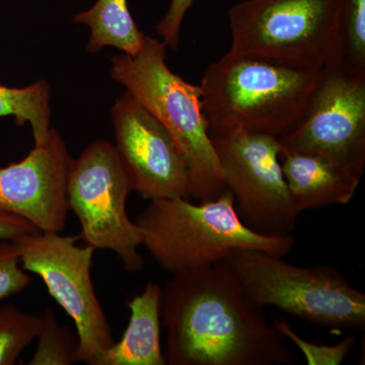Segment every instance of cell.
<instances>
[{
    "instance_id": "1",
    "label": "cell",
    "mask_w": 365,
    "mask_h": 365,
    "mask_svg": "<svg viewBox=\"0 0 365 365\" xmlns=\"http://www.w3.org/2000/svg\"><path fill=\"white\" fill-rule=\"evenodd\" d=\"M170 365H283L294 354L227 261L173 275L162 292Z\"/></svg>"
},
{
    "instance_id": "2",
    "label": "cell",
    "mask_w": 365,
    "mask_h": 365,
    "mask_svg": "<svg viewBox=\"0 0 365 365\" xmlns=\"http://www.w3.org/2000/svg\"><path fill=\"white\" fill-rule=\"evenodd\" d=\"M165 47L145 35L136 55L113 57L111 76L169 133L186 163L189 196L211 200L227 189L204 115L202 91L170 71Z\"/></svg>"
},
{
    "instance_id": "3",
    "label": "cell",
    "mask_w": 365,
    "mask_h": 365,
    "mask_svg": "<svg viewBox=\"0 0 365 365\" xmlns=\"http://www.w3.org/2000/svg\"><path fill=\"white\" fill-rule=\"evenodd\" d=\"M143 246L165 272L177 274L227 260L235 250H256L284 258L295 239L257 234L242 223L228 190L195 204L189 198L155 199L135 217Z\"/></svg>"
},
{
    "instance_id": "4",
    "label": "cell",
    "mask_w": 365,
    "mask_h": 365,
    "mask_svg": "<svg viewBox=\"0 0 365 365\" xmlns=\"http://www.w3.org/2000/svg\"><path fill=\"white\" fill-rule=\"evenodd\" d=\"M322 71L290 68L227 52L208 67L201 81L209 134L241 129L280 136L299 117Z\"/></svg>"
},
{
    "instance_id": "5",
    "label": "cell",
    "mask_w": 365,
    "mask_h": 365,
    "mask_svg": "<svg viewBox=\"0 0 365 365\" xmlns=\"http://www.w3.org/2000/svg\"><path fill=\"white\" fill-rule=\"evenodd\" d=\"M344 0H244L228 11V53L322 71L343 61Z\"/></svg>"
},
{
    "instance_id": "6",
    "label": "cell",
    "mask_w": 365,
    "mask_h": 365,
    "mask_svg": "<svg viewBox=\"0 0 365 365\" xmlns=\"http://www.w3.org/2000/svg\"><path fill=\"white\" fill-rule=\"evenodd\" d=\"M228 265L256 306L337 330L365 327V294L329 265L299 267L256 250H235Z\"/></svg>"
},
{
    "instance_id": "7",
    "label": "cell",
    "mask_w": 365,
    "mask_h": 365,
    "mask_svg": "<svg viewBox=\"0 0 365 365\" xmlns=\"http://www.w3.org/2000/svg\"><path fill=\"white\" fill-rule=\"evenodd\" d=\"M131 191L126 169L109 141H93L72 160L67 197L81 225L79 239L95 250L112 251L125 271L138 273L145 265L138 251L143 235L127 213Z\"/></svg>"
},
{
    "instance_id": "8",
    "label": "cell",
    "mask_w": 365,
    "mask_h": 365,
    "mask_svg": "<svg viewBox=\"0 0 365 365\" xmlns=\"http://www.w3.org/2000/svg\"><path fill=\"white\" fill-rule=\"evenodd\" d=\"M78 239L79 235L36 232L11 242L19 250L24 270L42 278L49 294L73 321L78 362L93 365L115 340L91 277L96 250L78 246Z\"/></svg>"
},
{
    "instance_id": "9",
    "label": "cell",
    "mask_w": 365,
    "mask_h": 365,
    "mask_svg": "<svg viewBox=\"0 0 365 365\" xmlns=\"http://www.w3.org/2000/svg\"><path fill=\"white\" fill-rule=\"evenodd\" d=\"M211 139L242 223L259 235H292L300 212L283 176L278 137L237 129Z\"/></svg>"
},
{
    "instance_id": "10",
    "label": "cell",
    "mask_w": 365,
    "mask_h": 365,
    "mask_svg": "<svg viewBox=\"0 0 365 365\" xmlns=\"http://www.w3.org/2000/svg\"><path fill=\"white\" fill-rule=\"evenodd\" d=\"M278 143L281 150L322 155L362 178L365 71L344 62L324 69L299 117Z\"/></svg>"
},
{
    "instance_id": "11",
    "label": "cell",
    "mask_w": 365,
    "mask_h": 365,
    "mask_svg": "<svg viewBox=\"0 0 365 365\" xmlns=\"http://www.w3.org/2000/svg\"><path fill=\"white\" fill-rule=\"evenodd\" d=\"M116 148L132 191L144 200L190 198L186 163L162 124L125 91L112 108Z\"/></svg>"
},
{
    "instance_id": "12",
    "label": "cell",
    "mask_w": 365,
    "mask_h": 365,
    "mask_svg": "<svg viewBox=\"0 0 365 365\" xmlns=\"http://www.w3.org/2000/svg\"><path fill=\"white\" fill-rule=\"evenodd\" d=\"M72 160L66 143L52 128L47 143L35 145L21 162L0 168V213L24 218L39 232H63Z\"/></svg>"
},
{
    "instance_id": "13",
    "label": "cell",
    "mask_w": 365,
    "mask_h": 365,
    "mask_svg": "<svg viewBox=\"0 0 365 365\" xmlns=\"http://www.w3.org/2000/svg\"><path fill=\"white\" fill-rule=\"evenodd\" d=\"M281 168L294 205L300 213L352 200L361 178L322 155L280 150Z\"/></svg>"
},
{
    "instance_id": "14",
    "label": "cell",
    "mask_w": 365,
    "mask_h": 365,
    "mask_svg": "<svg viewBox=\"0 0 365 365\" xmlns=\"http://www.w3.org/2000/svg\"><path fill=\"white\" fill-rule=\"evenodd\" d=\"M163 288L146 283L143 292L128 302V326L121 340L101 353L93 365H165L160 344Z\"/></svg>"
},
{
    "instance_id": "15",
    "label": "cell",
    "mask_w": 365,
    "mask_h": 365,
    "mask_svg": "<svg viewBox=\"0 0 365 365\" xmlns=\"http://www.w3.org/2000/svg\"><path fill=\"white\" fill-rule=\"evenodd\" d=\"M73 21L90 28L86 49L91 53L111 46L134 56L145 39L132 18L127 0H97L91 9L76 14Z\"/></svg>"
},
{
    "instance_id": "16",
    "label": "cell",
    "mask_w": 365,
    "mask_h": 365,
    "mask_svg": "<svg viewBox=\"0 0 365 365\" xmlns=\"http://www.w3.org/2000/svg\"><path fill=\"white\" fill-rule=\"evenodd\" d=\"M50 98L51 91L45 81L21 88L0 83V118L13 116L20 126L30 124L35 145H43L52 129Z\"/></svg>"
},
{
    "instance_id": "17",
    "label": "cell",
    "mask_w": 365,
    "mask_h": 365,
    "mask_svg": "<svg viewBox=\"0 0 365 365\" xmlns=\"http://www.w3.org/2000/svg\"><path fill=\"white\" fill-rule=\"evenodd\" d=\"M38 346L29 365H71L78 362V337L57 321L51 309L40 314Z\"/></svg>"
},
{
    "instance_id": "18",
    "label": "cell",
    "mask_w": 365,
    "mask_h": 365,
    "mask_svg": "<svg viewBox=\"0 0 365 365\" xmlns=\"http://www.w3.org/2000/svg\"><path fill=\"white\" fill-rule=\"evenodd\" d=\"M40 314L26 313L16 304L0 307V365H14L37 338Z\"/></svg>"
},
{
    "instance_id": "19",
    "label": "cell",
    "mask_w": 365,
    "mask_h": 365,
    "mask_svg": "<svg viewBox=\"0 0 365 365\" xmlns=\"http://www.w3.org/2000/svg\"><path fill=\"white\" fill-rule=\"evenodd\" d=\"M343 45L342 62L365 71V0H344Z\"/></svg>"
},
{
    "instance_id": "20",
    "label": "cell",
    "mask_w": 365,
    "mask_h": 365,
    "mask_svg": "<svg viewBox=\"0 0 365 365\" xmlns=\"http://www.w3.org/2000/svg\"><path fill=\"white\" fill-rule=\"evenodd\" d=\"M272 324L285 339L292 341L304 353L309 365H340L355 345L352 336L335 345L317 344L300 337L285 319H276Z\"/></svg>"
},
{
    "instance_id": "21",
    "label": "cell",
    "mask_w": 365,
    "mask_h": 365,
    "mask_svg": "<svg viewBox=\"0 0 365 365\" xmlns=\"http://www.w3.org/2000/svg\"><path fill=\"white\" fill-rule=\"evenodd\" d=\"M32 278L21 267L20 253L11 241L0 242V300L30 287Z\"/></svg>"
},
{
    "instance_id": "22",
    "label": "cell",
    "mask_w": 365,
    "mask_h": 365,
    "mask_svg": "<svg viewBox=\"0 0 365 365\" xmlns=\"http://www.w3.org/2000/svg\"><path fill=\"white\" fill-rule=\"evenodd\" d=\"M193 2L194 0H170L167 13L157 26V32L167 47L177 49L182 21L187 11L193 6Z\"/></svg>"
},
{
    "instance_id": "23",
    "label": "cell",
    "mask_w": 365,
    "mask_h": 365,
    "mask_svg": "<svg viewBox=\"0 0 365 365\" xmlns=\"http://www.w3.org/2000/svg\"><path fill=\"white\" fill-rule=\"evenodd\" d=\"M39 232L32 223L19 216L0 213V241H14L26 234Z\"/></svg>"
}]
</instances>
